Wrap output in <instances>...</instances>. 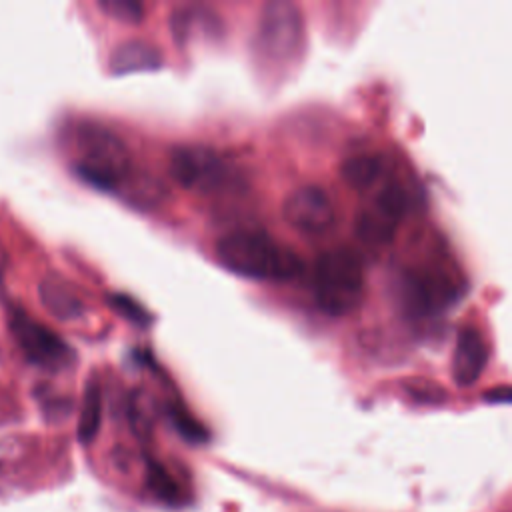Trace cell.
Here are the masks:
<instances>
[{
	"label": "cell",
	"instance_id": "obj_6",
	"mask_svg": "<svg viewBox=\"0 0 512 512\" xmlns=\"http://www.w3.org/2000/svg\"><path fill=\"white\" fill-rule=\"evenodd\" d=\"M8 326L20 350L32 364L50 372L66 370L74 364V350L54 330L34 320L30 314L12 310L8 316Z\"/></svg>",
	"mask_w": 512,
	"mask_h": 512
},
{
	"label": "cell",
	"instance_id": "obj_14",
	"mask_svg": "<svg viewBox=\"0 0 512 512\" xmlns=\"http://www.w3.org/2000/svg\"><path fill=\"white\" fill-rule=\"evenodd\" d=\"M398 222L386 216L376 206H366L356 216V234L364 244L370 246H386L392 242L396 234Z\"/></svg>",
	"mask_w": 512,
	"mask_h": 512
},
{
	"label": "cell",
	"instance_id": "obj_7",
	"mask_svg": "<svg viewBox=\"0 0 512 512\" xmlns=\"http://www.w3.org/2000/svg\"><path fill=\"white\" fill-rule=\"evenodd\" d=\"M400 304L412 316H432L458 298V286L438 270H408L398 284Z\"/></svg>",
	"mask_w": 512,
	"mask_h": 512
},
{
	"label": "cell",
	"instance_id": "obj_22",
	"mask_svg": "<svg viewBox=\"0 0 512 512\" xmlns=\"http://www.w3.org/2000/svg\"><path fill=\"white\" fill-rule=\"evenodd\" d=\"M484 398L488 402H508L510 400V388L508 386H498V388H492L484 394Z\"/></svg>",
	"mask_w": 512,
	"mask_h": 512
},
{
	"label": "cell",
	"instance_id": "obj_21",
	"mask_svg": "<svg viewBox=\"0 0 512 512\" xmlns=\"http://www.w3.org/2000/svg\"><path fill=\"white\" fill-rule=\"evenodd\" d=\"M150 486L156 490L158 496H176V484L174 480L166 474V470L158 464L150 466Z\"/></svg>",
	"mask_w": 512,
	"mask_h": 512
},
{
	"label": "cell",
	"instance_id": "obj_10",
	"mask_svg": "<svg viewBox=\"0 0 512 512\" xmlns=\"http://www.w3.org/2000/svg\"><path fill=\"white\" fill-rule=\"evenodd\" d=\"M172 38L178 44H186L198 38H214L222 32V22L216 12L206 6H182L170 16Z\"/></svg>",
	"mask_w": 512,
	"mask_h": 512
},
{
	"label": "cell",
	"instance_id": "obj_11",
	"mask_svg": "<svg viewBox=\"0 0 512 512\" xmlns=\"http://www.w3.org/2000/svg\"><path fill=\"white\" fill-rule=\"evenodd\" d=\"M164 56L148 40L132 38L120 42L110 56V70L114 74H132V72H150L162 68Z\"/></svg>",
	"mask_w": 512,
	"mask_h": 512
},
{
	"label": "cell",
	"instance_id": "obj_3",
	"mask_svg": "<svg viewBox=\"0 0 512 512\" xmlns=\"http://www.w3.org/2000/svg\"><path fill=\"white\" fill-rule=\"evenodd\" d=\"M312 292L316 306L328 316L352 312L364 294V266L348 248L322 252L314 262Z\"/></svg>",
	"mask_w": 512,
	"mask_h": 512
},
{
	"label": "cell",
	"instance_id": "obj_13",
	"mask_svg": "<svg viewBox=\"0 0 512 512\" xmlns=\"http://www.w3.org/2000/svg\"><path fill=\"white\" fill-rule=\"evenodd\" d=\"M384 166L386 162L380 154H354L342 162L340 176L350 188L368 190L382 178Z\"/></svg>",
	"mask_w": 512,
	"mask_h": 512
},
{
	"label": "cell",
	"instance_id": "obj_4",
	"mask_svg": "<svg viewBox=\"0 0 512 512\" xmlns=\"http://www.w3.org/2000/svg\"><path fill=\"white\" fill-rule=\"evenodd\" d=\"M168 174L176 184L198 194H222L242 184L240 170L220 152L204 144H186L172 150Z\"/></svg>",
	"mask_w": 512,
	"mask_h": 512
},
{
	"label": "cell",
	"instance_id": "obj_2",
	"mask_svg": "<svg viewBox=\"0 0 512 512\" xmlns=\"http://www.w3.org/2000/svg\"><path fill=\"white\" fill-rule=\"evenodd\" d=\"M76 174L104 192H118L138 176L132 172L130 152L124 140L98 124H82L74 136Z\"/></svg>",
	"mask_w": 512,
	"mask_h": 512
},
{
	"label": "cell",
	"instance_id": "obj_17",
	"mask_svg": "<svg viewBox=\"0 0 512 512\" xmlns=\"http://www.w3.org/2000/svg\"><path fill=\"white\" fill-rule=\"evenodd\" d=\"M128 416H130L132 428L138 434L148 432L150 426H152V420H154L152 398L146 392H142V390H134L130 394V400H128Z\"/></svg>",
	"mask_w": 512,
	"mask_h": 512
},
{
	"label": "cell",
	"instance_id": "obj_8",
	"mask_svg": "<svg viewBox=\"0 0 512 512\" xmlns=\"http://www.w3.org/2000/svg\"><path fill=\"white\" fill-rule=\"evenodd\" d=\"M282 216L294 230L316 236L332 228L336 218V206L324 188L316 184H306L292 190L284 198Z\"/></svg>",
	"mask_w": 512,
	"mask_h": 512
},
{
	"label": "cell",
	"instance_id": "obj_19",
	"mask_svg": "<svg viewBox=\"0 0 512 512\" xmlns=\"http://www.w3.org/2000/svg\"><path fill=\"white\" fill-rule=\"evenodd\" d=\"M108 302H110V308H114L120 316L128 318L130 322H134L138 326L150 324V314L146 312V308H142L130 296H126V294H112V296H108Z\"/></svg>",
	"mask_w": 512,
	"mask_h": 512
},
{
	"label": "cell",
	"instance_id": "obj_5",
	"mask_svg": "<svg viewBox=\"0 0 512 512\" xmlns=\"http://www.w3.org/2000/svg\"><path fill=\"white\" fill-rule=\"evenodd\" d=\"M304 44V16L294 2L270 0L262 6L254 46L260 56L274 62L294 58Z\"/></svg>",
	"mask_w": 512,
	"mask_h": 512
},
{
	"label": "cell",
	"instance_id": "obj_12",
	"mask_svg": "<svg viewBox=\"0 0 512 512\" xmlns=\"http://www.w3.org/2000/svg\"><path fill=\"white\" fill-rule=\"evenodd\" d=\"M38 296L42 306L58 320H76L84 314V304L74 288L60 276L48 274L38 286Z\"/></svg>",
	"mask_w": 512,
	"mask_h": 512
},
{
	"label": "cell",
	"instance_id": "obj_15",
	"mask_svg": "<svg viewBox=\"0 0 512 512\" xmlns=\"http://www.w3.org/2000/svg\"><path fill=\"white\" fill-rule=\"evenodd\" d=\"M100 420H102V390H100L98 382L90 380L84 390L80 420H78L80 442L88 444L94 440V436L98 434V428H100Z\"/></svg>",
	"mask_w": 512,
	"mask_h": 512
},
{
	"label": "cell",
	"instance_id": "obj_18",
	"mask_svg": "<svg viewBox=\"0 0 512 512\" xmlns=\"http://www.w3.org/2000/svg\"><path fill=\"white\" fill-rule=\"evenodd\" d=\"M98 8L114 20L124 24H138L144 20V4L136 0H98Z\"/></svg>",
	"mask_w": 512,
	"mask_h": 512
},
{
	"label": "cell",
	"instance_id": "obj_16",
	"mask_svg": "<svg viewBox=\"0 0 512 512\" xmlns=\"http://www.w3.org/2000/svg\"><path fill=\"white\" fill-rule=\"evenodd\" d=\"M372 206H376L378 210H382L386 216H390L392 220L400 222L404 218V214L408 212L410 200H408V192L404 190V186L396 180H388L382 184V188L376 192Z\"/></svg>",
	"mask_w": 512,
	"mask_h": 512
},
{
	"label": "cell",
	"instance_id": "obj_9",
	"mask_svg": "<svg viewBox=\"0 0 512 512\" xmlns=\"http://www.w3.org/2000/svg\"><path fill=\"white\" fill-rule=\"evenodd\" d=\"M486 362L488 346L484 336L472 326L460 328L452 356V378L456 386H472L482 376Z\"/></svg>",
	"mask_w": 512,
	"mask_h": 512
},
{
	"label": "cell",
	"instance_id": "obj_20",
	"mask_svg": "<svg viewBox=\"0 0 512 512\" xmlns=\"http://www.w3.org/2000/svg\"><path fill=\"white\" fill-rule=\"evenodd\" d=\"M168 414H170L174 426H176L186 438H190V440H202V438L206 436V434H204V428H202L186 410H182L180 406H170V408H168Z\"/></svg>",
	"mask_w": 512,
	"mask_h": 512
},
{
	"label": "cell",
	"instance_id": "obj_1",
	"mask_svg": "<svg viewBox=\"0 0 512 512\" xmlns=\"http://www.w3.org/2000/svg\"><path fill=\"white\" fill-rule=\"evenodd\" d=\"M224 268L254 280H290L302 272V260L292 248L278 244L264 230H234L216 242Z\"/></svg>",
	"mask_w": 512,
	"mask_h": 512
}]
</instances>
